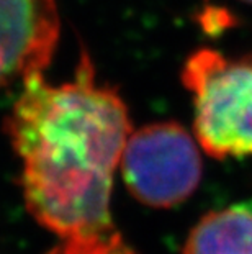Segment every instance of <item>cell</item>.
<instances>
[{
  "mask_svg": "<svg viewBox=\"0 0 252 254\" xmlns=\"http://www.w3.org/2000/svg\"><path fill=\"white\" fill-rule=\"evenodd\" d=\"M8 131L23 161L26 207L43 226L64 240L113 230L111 184L131 125L120 97L95 82L87 58L72 82L26 77Z\"/></svg>",
  "mask_w": 252,
  "mask_h": 254,
  "instance_id": "obj_1",
  "label": "cell"
},
{
  "mask_svg": "<svg viewBox=\"0 0 252 254\" xmlns=\"http://www.w3.org/2000/svg\"><path fill=\"white\" fill-rule=\"evenodd\" d=\"M182 80L195 99V133L210 156L252 154V63L200 50L185 63Z\"/></svg>",
  "mask_w": 252,
  "mask_h": 254,
  "instance_id": "obj_2",
  "label": "cell"
},
{
  "mask_svg": "<svg viewBox=\"0 0 252 254\" xmlns=\"http://www.w3.org/2000/svg\"><path fill=\"white\" fill-rule=\"evenodd\" d=\"M120 163L126 187L149 207L167 208L184 202L202 177L197 144L175 123L149 125L130 134Z\"/></svg>",
  "mask_w": 252,
  "mask_h": 254,
  "instance_id": "obj_3",
  "label": "cell"
},
{
  "mask_svg": "<svg viewBox=\"0 0 252 254\" xmlns=\"http://www.w3.org/2000/svg\"><path fill=\"white\" fill-rule=\"evenodd\" d=\"M57 36L56 0H0V87L43 72Z\"/></svg>",
  "mask_w": 252,
  "mask_h": 254,
  "instance_id": "obj_4",
  "label": "cell"
},
{
  "mask_svg": "<svg viewBox=\"0 0 252 254\" xmlns=\"http://www.w3.org/2000/svg\"><path fill=\"white\" fill-rule=\"evenodd\" d=\"M184 254H252V202L205 215L192 230Z\"/></svg>",
  "mask_w": 252,
  "mask_h": 254,
  "instance_id": "obj_5",
  "label": "cell"
},
{
  "mask_svg": "<svg viewBox=\"0 0 252 254\" xmlns=\"http://www.w3.org/2000/svg\"><path fill=\"white\" fill-rule=\"evenodd\" d=\"M50 254H135L115 230L100 235L66 238Z\"/></svg>",
  "mask_w": 252,
  "mask_h": 254,
  "instance_id": "obj_6",
  "label": "cell"
},
{
  "mask_svg": "<svg viewBox=\"0 0 252 254\" xmlns=\"http://www.w3.org/2000/svg\"><path fill=\"white\" fill-rule=\"evenodd\" d=\"M244 2H249V3H252V0H244Z\"/></svg>",
  "mask_w": 252,
  "mask_h": 254,
  "instance_id": "obj_7",
  "label": "cell"
}]
</instances>
